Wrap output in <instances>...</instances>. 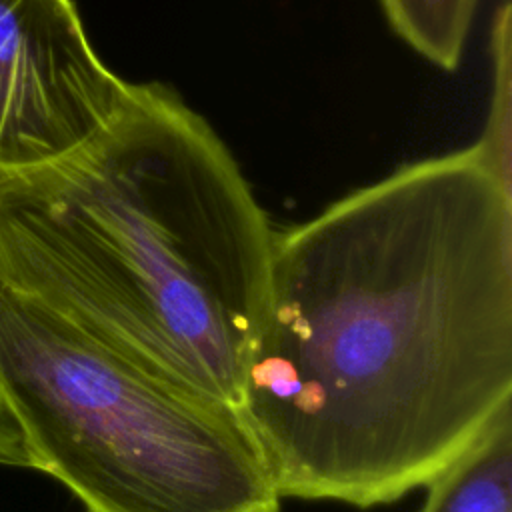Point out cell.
<instances>
[{"instance_id": "cell-1", "label": "cell", "mask_w": 512, "mask_h": 512, "mask_svg": "<svg viewBox=\"0 0 512 512\" xmlns=\"http://www.w3.org/2000/svg\"><path fill=\"white\" fill-rule=\"evenodd\" d=\"M512 406V192L474 144L274 234L238 416L280 498L390 504Z\"/></svg>"}, {"instance_id": "cell-2", "label": "cell", "mask_w": 512, "mask_h": 512, "mask_svg": "<svg viewBox=\"0 0 512 512\" xmlns=\"http://www.w3.org/2000/svg\"><path fill=\"white\" fill-rule=\"evenodd\" d=\"M274 234L228 146L158 82L74 152L0 178V278L236 414Z\"/></svg>"}, {"instance_id": "cell-3", "label": "cell", "mask_w": 512, "mask_h": 512, "mask_svg": "<svg viewBox=\"0 0 512 512\" xmlns=\"http://www.w3.org/2000/svg\"><path fill=\"white\" fill-rule=\"evenodd\" d=\"M0 396L88 512H278L240 416L142 372L0 278Z\"/></svg>"}, {"instance_id": "cell-4", "label": "cell", "mask_w": 512, "mask_h": 512, "mask_svg": "<svg viewBox=\"0 0 512 512\" xmlns=\"http://www.w3.org/2000/svg\"><path fill=\"white\" fill-rule=\"evenodd\" d=\"M130 92L96 54L74 0H0V178L74 152Z\"/></svg>"}, {"instance_id": "cell-5", "label": "cell", "mask_w": 512, "mask_h": 512, "mask_svg": "<svg viewBox=\"0 0 512 512\" xmlns=\"http://www.w3.org/2000/svg\"><path fill=\"white\" fill-rule=\"evenodd\" d=\"M426 486L422 512H512V406Z\"/></svg>"}, {"instance_id": "cell-6", "label": "cell", "mask_w": 512, "mask_h": 512, "mask_svg": "<svg viewBox=\"0 0 512 512\" xmlns=\"http://www.w3.org/2000/svg\"><path fill=\"white\" fill-rule=\"evenodd\" d=\"M396 34L442 70L460 64L476 0H380Z\"/></svg>"}, {"instance_id": "cell-7", "label": "cell", "mask_w": 512, "mask_h": 512, "mask_svg": "<svg viewBox=\"0 0 512 512\" xmlns=\"http://www.w3.org/2000/svg\"><path fill=\"white\" fill-rule=\"evenodd\" d=\"M0 466L34 470V458L28 450L24 434L2 396H0Z\"/></svg>"}]
</instances>
